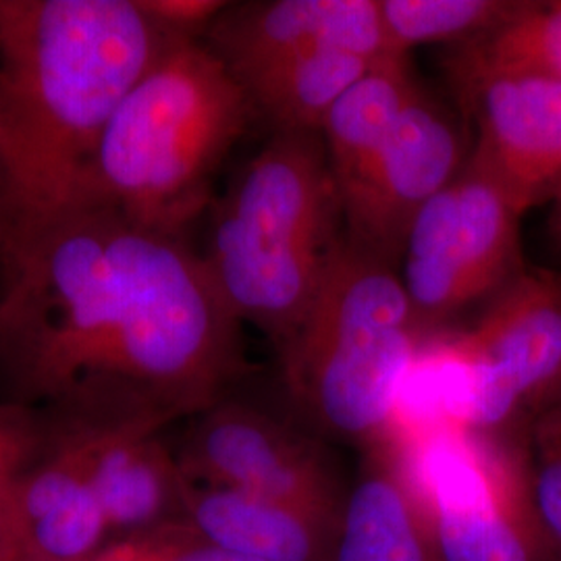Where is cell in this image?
I'll list each match as a JSON object with an SVG mask.
<instances>
[{"label": "cell", "instance_id": "obj_7", "mask_svg": "<svg viewBox=\"0 0 561 561\" xmlns=\"http://www.w3.org/2000/svg\"><path fill=\"white\" fill-rule=\"evenodd\" d=\"M447 356L443 422L524 439L561 401V268L524 271Z\"/></svg>", "mask_w": 561, "mask_h": 561}, {"label": "cell", "instance_id": "obj_6", "mask_svg": "<svg viewBox=\"0 0 561 561\" xmlns=\"http://www.w3.org/2000/svg\"><path fill=\"white\" fill-rule=\"evenodd\" d=\"M393 443L439 561H551L530 500L526 439L442 422Z\"/></svg>", "mask_w": 561, "mask_h": 561}, {"label": "cell", "instance_id": "obj_10", "mask_svg": "<svg viewBox=\"0 0 561 561\" xmlns=\"http://www.w3.org/2000/svg\"><path fill=\"white\" fill-rule=\"evenodd\" d=\"M466 161L458 123L419 88L368 173L341 202L345 240L400 271L412 222Z\"/></svg>", "mask_w": 561, "mask_h": 561}, {"label": "cell", "instance_id": "obj_9", "mask_svg": "<svg viewBox=\"0 0 561 561\" xmlns=\"http://www.w3.org/2000/svg\"><path fill=\"white\" fill-rule=\"evenodd\" d=\"M192 419L178 454L187 481L337 520L345 489L312 437L240 401H217Z\"/></svg>", "mask_w": 561, "mask_h": 561}, {"label": "cell", "instance_id": "obj_26", "mask_svg": "<svg viewBox=\"0 0 561 561\" xmlns=\"http://www.w3.org/2000/svg\"><path fill=\"white\" fill-rule=\"evenodd\" d=\"M549 238L553 241L556 250L561 254V190L560 194L549 202Z\"/></svg>", "mask_w": 561, "mask_h": 561}, {"label": "cell", "instance_id": "obj_22", "mask_svg": "<svg viewBox=\"0 0 561 561\" xmlns=\"http://www.w3.org/2000/svg\"><path fill=\"white\" fill-rule=\"evenodd\" d=\"M53 437V422L20 401L0 403V495L41 458Z\"/></svg>", "mask_w": 561, "mask_h": 561}, {"label": "cell", "instance_id": "obj_17", "mask_svg": "<svg viewBox=\"0 0 561 561\" xmlns=\"http://www.w3.org/2000/svg\"><path fill=\"white\" fill-rule=\"evenodd\" d=\"M419 88L408 57H387L377 60L331 108L321 140L341 202L368 173Z\"/></svg>", "mask_w": 561, "mask_h": 561}, {"label": "cell", "instance_id": "obj_16", "mask_svg": "<svg viewBox=\"0 0 561 561\" xmlns=\"http://www.w3.org/2000/svg\"><path fill=\"white\" fill-rule=\"evenodd\" d=\"M183 522L204 541L259 561H329L337 520L187 481Z\"/></svg>", "mask_w": 561, "mask_h": 561}, {"label": "cell", "instance_id": "obj_2", "mask_svg": "<svg viewBox=\"0 0 561 561\" xmlns=\"http://www.w3.org/2000/svg\"><path fill=\"white\" fill-rule=\"evenodd\" d=\"M185 38L141 0H0V171L13 217L76 201L106 123Z\"/></svg>", "mask_w": 561, "mask_h": 561}, {"label": "cell", "instance_id": "obj_13", "mask_svg": "<svg viewBox=\"0 0 561 561\" xmlns=\"http://www.w3.org/2000/svg\"><path fill=\"white\" fill-rule=\"evenodd\" d=\"M113 533L71 437H53L11 489L0 495V561H92Z\"/></svg>", "mask_w": 561, "mask_h": 561}, {"label": "cell", "instance_id": "obj_19", "mask_svg": "<svg viewBox=\"0 0 561 561\" xmlns=\"http://www.w3.org/2000/svg\"><path fill=\"white\" fill-rule=\"evenodd\" d=\"M447 78L524 71L561 80V0H520L518 9L474 41L443 53Z\"/></svg>", "mask_w": 561, "mask_h": 561}, {"label": "cell", "instance_id": "obj_11", "mask_svg": "<svg viewBox=\"0 0 561 561\" xmlns=\"http://www.w3.org/2000/svg\"><path fill=\"white\" fill-rule=\"evenodd\" d=\"M449 81L477 134L466 164L522 215L553 201L561 190V80L479 71Z\"/></svg>", "mask_w": 561, "mask_h": 561}, {"label": "cell", "instance_id": "obj_20", "mask_svg": "<svg viewBox=\"0 0 561 561\" xmlns=\"http://www.w3.org/2000/svg\"><path fill=\"white\" fill-rule=\"evenodd\" d=\"M520 0H379L382 34L391 57L412 48H445L474 41L507 20Z\"/></svg>", "mask_w": 561, "mask_h": 561}, {"label": "cell", "instance_id": "obj_24", "mask_svg": "<svg viewBox=\"0 0 561 561\" xmlns=\"http://www.w3.org/2000/svg\"><path fill=\"white\" fill-rule=\"evenodd\" d=\"M141 7L167 30L202 41L210 23L221 15L227 2L221 0H141Z\"/></svg>", "mask_w": 561, "mask_h": 561}, {"label": "cell", "instance_id": "obj_3", "mask_svg": "<svg viewBox=\"0 0 561 561\" xmlns=\"http://www.w3.org/2000/svg\"><path fill=\"white\" fill-rule=\"evenodd\" d=\"M254 121L240 81L204 42H178L106 123L71 204L183 238L217 201V175Z\"/></svg>", "mask_w": 561, "mask_h": 561}, {"label": "cell", "instance_id": "obj_21", "mask_svg": "<svg viewBox=\"0 0 561 561\" xmlns=\"http://www.w3.org/2000/svg\"><path fill=\"white\" fill-rule=\"evenodd\" d=\"M526 466L533 510L551 561H561V401L526 433Z\"/></svg>", "mask_w": 561, "mask_h": 561}, {"label": "cell", "instance_id": "obj_5", "mask_svg": "<svg viewBox=\"0 0 561 561\" xmlns=\"http://www.w3.org/2000/svg\"><path fill=\"white\" fill-rule=\"evenodd\" d=\"M422 333L400 271L343 240L277 350L283 382L314 431L368 451L396 435Z\"/></svg>", "mask_w": 561, "mask_h": 561}, {"label": "cell", "instance_id": "obj_15", "mask_svg": "<svg viewBox=\"0 0 561 561\" xmlns=\"http://www.w3.org/2000/svg\"><path fill=\"white\" fill-rule=\"evenodd\" d=\"M329 561H439L396 443L366 451L343 495Z\"/></svg>", "mask_w": 561, "mask_h": 561}, {"label": "cell", "instance_id": "obj_8", "mask_svg": "<svg viewBox=\"0 0 561 561\" xmlns=\"http://www.w3.org/2000/svg\"><path fill=\"white\" fill-rule=\"evenodd\" d=\"M522 213L468 164L412 222L400 277L422 329L518 279Z\"/></svg>", "mask_w": 561, "mask_h": 561}, {"label": "cell", "instance_id": "obj_1", "mask_svg": "<svg viewBox=\"0 0 561 561\" xmlns=\"http://www.w3.org/2000/svg\"><path fill=\"white\" fill-rule=\"evenodd\" d=\"M0 273V366L53 422L164 428L240 377L241 322L183 238L67 204L13 217Z\"/></svg>", "mask_w": 561, "mask_h": 561}, {"label": "cell", "instance_id": "obj_18", "mask_svg": "<svg viewBox=\"0 0 561 561\" xmlns=\"http://www.w3.org/2000/svg\"><path fill=\"white\" fill-rule=\"evenodd\" d=\"M375 62L343 50H312L268 65L240 85L273 134L321 136L331 108Z\"/></svg>", "mask_w": 561, "mask_h": 561}, {"label": "cell", "instance_id": "obj_23", "mask_svg": "<svg viewBox=\"0 0 561 561\" xmlns=\"http://www.w3.org/2000/svg\"><path fill=\"white\" fill-rule=\"evenodd\" d=\"M144 537L148 541V561H259L204 541L185 522L164 526Z\"/></svg>", "mask_w": 561, "mask_h": 561}, {"label": "cell", "instance_id": "obj_14", "mask_svg": "<svg viewBox=\"0 0 561 561\" xmlns=\"http://www.w3.org/2000/svg\"><path fill=\"white\" fill-rule=\"evenodd\" d=\"M53 424L76 443L115 541L183 522L187 479L178 456L162 442L161 426Z\"/></svg>", "mask_w": 561, "mask_h": 561}, {"label": "cell", "instance_id": "obj_27", "mask_svg": "<svg viewBox=\"0 0 561 561\" xmlns=\"http://www.w3.org/2000/svg\"><path fill=\"white\" fill-rule=\"evenodd\" d=\"M11 221H13V210H11V202L7 194V183H4L2 171H0V238Z\"/></svg>", "mask_w": 561, "mask_h": 561}, {"label": "cell", "instance_id": "obj_25", "mask_svg": "<svg viewBox=\"0 0 561 561\" xmlns=\"http://www.w3.org/2000/svg\"><path fill=\"white\" fill-rule=\"evenodd\" d=\"M148 541L146 537H134V539H123L108 545L102 551L99 558L92 561H148Z\"/></svg>", "mask_w": 561, "mask_h": 561}, {"label": "cell", "instance_id": "obj_4", "mask_svg": "<svg viewBox=\"0 0 561 561\" xmlns=\"http://www.w3.org/2000/svg\"><path fill=\"white\" fill-rule=\"evenodd\" d=\"M345 240L321 136L273 134L210 206L202 259L222 300L283 347Z\"/></svg>", "mask_w": 561, "mask_h": 561}, {"label": "cell", "instance_id": "obj_12", "mask_svg": "<svg viewBox=\"0 0 561 561\" xmlns=\"http://www.w3.org/2000/svg\"><path fill=\"white\" fill-rule=\"evenodd\" d=\"M202 42L238 81L312 50H343L373 60L391 57L379 0L227 2Z\"/></svg>", "mask_w": 561, "mask_h": 561}]
</instances>
